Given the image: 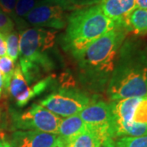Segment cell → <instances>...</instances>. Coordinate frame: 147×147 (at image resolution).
Listing matches in <instances>:
<instances>
[{
  "label": "cell",
  "instance_id": "obj_1",
  "mask_svg": "<svg viewBox=\"0 0 147 147\" xmlns=\"http://www.w3.org/2000/svg\"><path fill=\"white\" fill-rule=\"evenodd\" d=\"M107 93L111 100L147 96V53L125 46L115 66Z\"/></svg>",
  "mask_w": 147,
  "mask_h": 147
},
{
  "label": "cell",
  "instance_id": "obj_26",
  "mask_svg": "<svg viewBox=\"0 0 147 147\" xmlns=\"http://www.w3.org/2000/svg\"><path fill=\"white\" fill-rule=\"evenodd\" d=\"M4 93V84H3V76L0 73V98L3 96V95Z\"/></svg>",
  "mask_w": 147,
  "mask_h": 147
},
{
  "label": "cell",
  "instance_id": "obj_14",
  "mask_svg": "<svg viewBox=\"0 0 147 147\" xmlns=\"http://www.w3.org/2000/svg\"><path fill=\"white\" fill-rule=\"evenodd\" d=\"M127 31H131L137 34L147 33V9L136 8L132 11L125 21Z\"/></svg>",
  "mask_w": 147,
  "mask_h": 147
},
{
  "label": "cell",
  "instance_id": "obj_11",
  "mask_svg": "<svg viewBox=\"0 0 147 147\" xmlns=\"http://www.w3.org/2000/svg\"><path fill=\"white\" fill-rule=\"evenodd\" d=\"M7 93L18 107L26 105L32 99L37 96L34 88L30 86L25 79L20 65H17L15 68L7 88Z\"/></svg>",
  "mask_w": 147,
  "mask_h": 147
},
{
  "label": "cell",
  "instance_id": "obj_6",
  "mask_svg": "<svg viewBox=\"0 0 147 147\" xmlns=\"http://www.w3.org/2000/svg\"><path fill=\"white\" fill-rule=\"evenodd\" d=\"M12 125L16 130H31L57 134L61 118L40 104H34L21 112H13Z\"/></svg>",
  "mask_w": 147,
  "mask_h": 147
},
{
  "label": "cell",
  "instance_id": "obj_7",
  "mask_svg": "<svg viewBox=\"0 0 147 147\" xmlns=\"http://www.w3.org/2000/svg\"><path fill=\"white\" fill-rule=\"evenodd\" d=\"M90 98L84 92L75 89H60L49 94L39 104L59 117L79 115L90 103Z\"/></svg>",
  "mask_w": 147,
  "mask_h": 147
},
{
  "label": "cell",
  "instance_id": "obj_28",
  "mask_svg": "<svg viewBox=\"0 0 147 147\" xmlns=\"http://www.w3.org/2000/svg\"><path fill=\"white\" fill-rule=\"evenodd\" d=\"M3 133H2V132H0V141H1V140H3Z\"/></svg>",
  "mask_w": 147,
  "mask_h": 147
},
{
  "label": "cell",
  "instance_id": "obj_16",
  "mask_svg": "<svg viewBox=\"0 0 147 147\" xmlns=\"http://www.w3.org/2000/svg\"><path fill=\"white\" fill-rule=\"evenodd\" d=\"M101 140L95 133L86 129L69 143L66 147H100Z\"/></svg>",
  "mask_w": 147,
  "mask_h": 147
},
{
  "label": "cell",
  "instance_id": "obj_21",
  "mask_svg": "<svg viewBox=\"0 0 147 147\" xmlns=\"http://www.w3.org/2000/svg\"><path fill=\"white\" fill-rule=\"evenodd\" d=\"M15 23L8 15L0 10V33L3 34H7L14 30Z\"/></svg>",
  "mask_w": 147,
  "mask_h": 147
},
{
  "label": "cell",
  "instance_id": "obj_13",
  "mask_svg": "<svg viewBox=\"0 0 147 147\" xmlns=\"http://www.w3.org/2000/svg\"><path fill=\"white\" fill-rule=\"evenodd\" d=\"M86 129L87 127L83 119L79 115H75L61 119L58 127L57 135L64 146L66 147L69 142L86 131Z\"/></svg>",
  "mask_w": 147,
  "mask_h": 147
},
{
  "label": "cell",
  "instance_id": "obj_18",
  "mask_svg": "<svg viewBox=\"0 0 147 147\" xmlns=\"http://www.w3.org/2000/svg\"><path fill=\"white\" fill-rule=\"evenodd\" d=\"M15 68V61H13L10 57H8L7 56L0 57V73L3 79L4 92H7V88Z\"/></svg>",
  "mask_w": 147,
  "mask_h": 147
},
{
  "label": "cell",
  "instance_id": "obj_9",
  "mask_svg": "<svg viewBox=\"0 0 147 147\" xmlns=\"http://www.w3.org/2000/svg\"><path fill=\"white\" fill-rule=\"evenodd\" d=\"M66 11L58 4L46 3L34 7L25 16L24 21L34 27L61 30L67 25L69 15Z\"/></svg>",
  "mask_w": 147,
  "mask_h": 147
},
{
  "label": "cell",
  "instance_id": "obj_19",
  "mask_svg": "<svg viewBox=\"0 0 147 147\" xmlns=\"http://www.w3.org/2000/svg\"><path fill=\"white\" fill-rule=\"evenodd\" d=\"M7 55L13 61H16L19 57V39L20 34L16 30H12L5 35Z\"/></svg>",
  "mask_w": 147,
  "mask_h": 147
},
{
  "label": "cell",
  "instance_id": "obj_4",
  "mask_svg": "<svg viewBox=\"0 0 147 147\" xmlns=\"http://www.w3.org/2000/svg\"><path fill=\"white\" fill-rule=\"evenodd\" d=\"M113 139L147 135V96L112 100Z\"/></svg>",
  "mask_w": 147,
  "mask_h": 147
},
{
  "label": "cell",
  "instance_id": "obj_17",
  "mask_svg": "<svg viewBox=\"0 0 147 147\" xmlns=\"http://www.w3.org/2000/svg\"><path fill=\"white\" fill-rule=\"evenodd\" d=\"M65 11H74L99 4L100 0H51Z\"/></svg>",
  "mask_w": 147,
  "mask_h": 147
},
{
  "label": "cell",
  "instance_id": "obj_25",
  "mask_svg": "<svg viewBox=\"0 0 147 147\" xmlns=\"http://www.w3.org/2000/svg\"><path fill=\"white\" fill-rule=\"evenodd\" d=\"M137 8L147 9V0H136Z\"/></svg>",
  "mask_w": 147,
  "mask_h": 147
},
{
  "label": "cell",
  "instance_id": "obj_27",
  "mask_svg": "<svg viewBox=\"0 0 147 147\" xmlns=\"http://www.w3.org/2000/svg\"><path fill=\"white\" fill-rule=\"evenodd\" d=\"M0 147H13L11 145L10 142H6L4 140L0 141Z\"/></svg>",
  "mask_w": 147,
  "mask_h": 147
},
{
  "label": "cell",
  "instance_id": "obj_2",
  "mask_svg": "<svg viewBox=\"0 0 147 147\" xmlns=\"http://www.w3.org/2000/svg\"><path fill=\"white\" fill-rule=\"evenodd\" d=\"M117 26L103 13L99 4L72 11L62 38L64 49L78 57L92 42Z\"/></svg>",
  "mask_w": 147,
  "mask_h": 147
},
{
  "label": "cell",
  "instance_id": "obj_12",
  "mask_svg": "<svg viewBox=\"0 0 147 147\" xmlns=\"http://www.w3.org/2000/svg\"><path fill=\"white\" fill-rule=\"evenodd\" d=\"M99 6L111 21L124 27L127 17L137 8L136 0H100Z\"/></svg>",
  "mask_w": 147,
  "mask_h": 147
},
{
  "label": "cell",
  "instance_id": "obj_24",
  "mask_svg": "<svg viewBox=\"0 0 147 147\" xmlns=\"http://www.w3.org/2000/svg\"><path fill=\"white\" fill-rule=\"evenodd\" d=\"M100 147H115V140L113 138H107L101 143Z\"/></svg>",
  "mask_w": 147,
  "mask_h": 147
},
{
  "label": "cell",
  "instance_id": "obj_20",
  "mask_svg": "<svg viewBox=\"0 0 147 147\" xmlns=\"http://www.w3.org/2000/svg\"><path fill=\"white\" fill-rule=\"evenodd\" d=\"M115 147H147V135L142 137H124L117 138Z\"/></svg>",
  "mask_w": 147,
  "mask_h": 147
},
{
  "label": "cell",
  "instance_id": "obj_29",
  "mask_svg": "<svg viewBox=\"0 0 147 147\" xmlns=\"http://www.w3.org/2000/svg\"><path fill=\"white\" fill-rule=\"evenodd\" d=\"M1 121H2V114H1V110H0V125H1ZM1 132V130H0Z\"/></svg>",
  "mask_w": 147,
  "mask_h": 147
},
{
  "label": "cell",
  "instance_id": "obj_15",
  "mask_svg": "<svg viewBox=\"0 0 147 147\" xmlns=\"http://www.w3.org/2000/svg\"><path fill=\"white\" fill-rule=\"evenodd\" d=\"M46 3H53L51 0H17L15 7V22L18 26H23L26 25V22L24 21L25 16L35 7L36 6Z\"/></svg>",
  "mask_w": 147,
  "mask_h": 147
},
{
  "label": "cell",
  "instance_id": "obj_5",
  "mask_svg": "<svg viewBox=\"0 0 147 147\" xmlns=\"http://www.w3.org/2000/svg\"><path fill=\"white\" fill-rule=\"evenodd\" d=\"M57 31L40 27L23 30L20 34V61L34 64L46 74L54 68V61L50 57L56 42Z\"/></svg>",
  "mask_w": 147,
  "mask_h": 147
},
{
  "label": "cell",
  "instance_id": "obj_8",
  "mask_svg": "<svg viewBox=\"0 0 147 147\" xmlns=\"http://www.w3.org/2000/svg\"><path fill=\"white\" fill-rule=\"evenodd\" d=\"M87 129L95 133L103 142L112 137V115L110 104L103 100L92 101L79 114Z\"/></svg>",
  "mask_w": 147,
  "mask_h": 147
},
{
  "label": "cell",
  "instance_id": "obj_10",
  "mask_svg": "<svg viewBox=\"0 0 147 147\" xmlns=\"http://www.w3.org/2000/svg\"><path fill=\"white\" fill-rule=\"evenodd\" d=\"M13 147H65L57 134L31 130H16L11 136Z\"/></svg>",
  "mask_w": 147,
  "mask_h": 147
},
{
  "label": "cell",
  "instance_id": "obj_23",
  "mask_svg": "<svg viewBox=\"0 0 147 147\" xmlns=\"http://www.w3.org/2000/svg\"><path fill=\"white\" fill-rule=\"evenodd\" d=\"M7 56V46H6L5 35L0 33V57Z\"/></svg>",
  "mask_w": 147,
  "mask_h": 147
},
{
  "label": "cell",
  "instance_id": "obj_22",
  "mask_svg": "<svg viewBox=\"0 0 147 147\" xmlns=\"http://www.w3.org/2000/svg\"><path fill=\"white\" fill-rule=\"evenodd\" d=\"M17 0H0V10L10 16L13 20H16L15 7Z\"/></svg>",
  "mask_w": 147,
  "mask_h": 147
},
{
  "label": "cell",
  "instance_id": "obj_3",
  "mask_svg": "<svg viewBox=\"0 0 147 147\" xmlns=\"http://www.w3.org/2000/svg\"><path fill=\"white\" fill-rule=\"evenodd\" d=\"M126 32L125 27L117 26L92 42L77 57L84 73L100 79L112 74Z\"/></svg>",
  "mask_w": 147,
  "mask_h": 147
}]
</instances>
